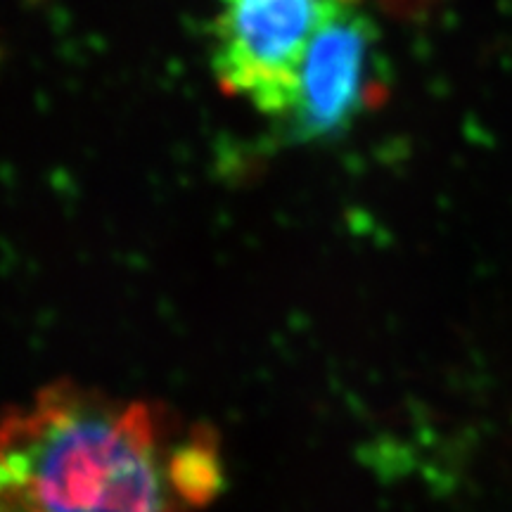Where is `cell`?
I'll return each instance as SVG.
<instances>
[{
    "label": "cell",
    "mask_w": 512,
    "mask_h": 512,
    "mask_svg": "<svg viewBox=\"0 0 512 512\" xmlns=\"http://www.w3.org/2000/svg\"><path fill=\"white\" fill-rule=\"evenodd\" d=\"M219 441L166 406L60 382L0 418V512H202Z\"/></svg>",
    "instance_id": "obj_1"
},
{
    "label": "cell",
    "mask_w": 512,
    "mask_h": 512,
    "mask_svg": "<svg viewBox=\"0 0 512 512\" xmlns=\"http://www.w3.org/2000/svg\"><path fill=\"white\" fill-rule=\"evenodd\" d=\"M339 0H219L211 27V72L230 95L283 119L316 31Z\"/></svg>",
    "instance_id": "obj_2"
},
{
    "label": "cell",
    "mask_w": 512,
    "mask_h": 512,
    "mask_svg": "<svg viewBox=\"0 0 512 512\" xmlns=\"http://www.w3.org/2000/svg\"><path fill=\"white\" fill-rule=\"evenodd\" d=\"M377 41V24L354 5H339L325 19L309 43L297 95L283 117L287 140H328L354 124L368 98Z\"/></svg>",
    "instance_id": "obj_3"
},
{
    "label": "cell",
    "mask_w": 512,
    "mask_h": 512,
    "mask_svg": "<svg viewBox=\"0 0 512 512\" xmlns=\"http://www.w3.org/2000/svg\"><path fill=\"white\" fill-rule=\"evenodd\" d=\"M339 3H344V5H354L356 0H339Z\"/></svg>",
    "instance_id": "obj_4"
}]
</instances>
